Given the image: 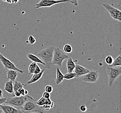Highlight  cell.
<instances>
[{"mask_svg":"<svg viewBox=\"0 0 121 113\" xmlns=\"http://www.w3.org/2000/svg\"><path fill=\"white\" fill-rule=\"evenodd\" d=\"M21 110L22 113H44L47 112L42 106L37 105L36 100L30 96L25 102Z\"/></svg>","mask_w":121,"mask_h":113,"instance_id":"cell-1","label":"cell"},{"mask_svg":"<svg viewBox=\"0 0 121 113\" xmlns=\"http://www.w3.org/2000/svg\"><path fill=\"white\" fill-rule=\"evenodd\" d=\"M54 47H49L42 50L38 54V56L45 64V66L50 68L52 65L53 58L54 55Z\"/></svg>","mask_w":121,"mask_h":113,"instance_id":"cell-2","label":"cell"},{"mask_svg":"<svg viewBox=\"0 0 121 113\" xmlns=\"http://www.w3.org/2000/svg\"><path fill=\"white\" fill-rule=\"evenodd\" d=\"M30 96L27 94L25 96L21 95L20 96H14L12 97H9L6 99L5 103L11 105L21 110L25 102L29 99Z\"/></svg>","mask_w":121,"mask_h":113,"instance_id":"cell-3","label":"cell"},{"mask_svg":"<svg viewBox=\"0 0 121 113\" xmlns=\"http://www.w3.org/2000/svg\"><path fill=\"white\" fill-rule=\"evenodd\" d=\"M69 58V55L66 54L60 48L56 47L55 48L54 55L53 58L52 65H58L61 67L64 61Z\"/></svg>","mask_w":121,"mask_h":113,"instance_id":"cell-4","label":"cell"},{"mask_svg":"<svg viewBox=\"0 0 121 113\" xmlns=\"http://www.w3.org/2000/svg\"><path fill=\"white\" fill-rule=\"evenodd\" d=\"M121 74V66L107 67V74L108 78V85L112 87L114 82Z\"/></svg>","mask_w":121,"mask_h":113,"instance_id":"cell-5","label":"cell"},{"mask_svg":"<svg viewBox=\"0 0 121 113\" xmlns=\"http://www.w3.org/2000/svg\"><path fill=\"white\" fill-rule=\"evenodd\" d=\"M0 61L3 64L4 67L5 68L6 71L8 70H14L18 72H19L22 74L24 73V71L22 70L17 68L14 63L8 58H5L0 52Z\"/></svg>","mask_w":121,"mask_h":113,"instance_id":"cell-6","label":"cell"},{"mask_svg":"<svg viewBox=\"0 0 121 113\" xmlns=\"http://www.w3.org/2000/svg\"><path fill=\"white\" fill-rule=\"evenodd\" d=\"M102 5L110 14L111 17L113 19L118 21L119 22L121 21V11L118 9L113 7L108 4L102 3Z\"/></svg>","mask_w":121,"mask_h":113,"instance_id":"cell-7","label":"cell"},{"mask_svg":"<svg viewBox=\"0 0 121 113\" xmlns=\"http://www.w3.org/2000/svg\"><path fill=\"white\" fill-rule=\"evenodd\" d=\"M70 2V0H41L36 4V8H50L60 3Z\"/></svg>","mask_w":121,"mask_h":113,"instance_id":"cell-8","label":"cell"},{"mask_svg":"<svg viewBox=\"0 0 121 113\" xmlns=\"http://www.w3.org/2000/svg\"><path fill=\"white\" fill-rule=\"evenodd\" d=\"M99 77V73L98 71L91 70L84 75L82 80L87 83H96Z\"/></svg>","mask_w":121,"mask_h":113,"instance_id":"cell-9","label":"cell"},{"mask_svg":"<svg viewBox=\"0 0 121 113\" xmlns=\"http://www.w3.org/2000/svg\"><path fill=\"white\" fill-rule=\"evenodd\" d=\"M0 108L4 113H22V111L18 108L8 104L0 105Z\"/></svg>","mask_w":121,"mask_h":113,"instance_id":"cell-10","label":"cell"},{"mask_svg":"<svg viewBox=\"0 0 121 113\" xmlns=\"http://www.w3.org/2000/svg\"><path fill=\"white\" fill-rule=\"evenodd\" d=\"M74 70V73L76 75L77 78L84 76L90 71L89 69L78 64H76Z\"/></svg>","mask_w":121,"mask_h":113,"instance_id":"cell-11","label":"cell"},{"mask_svg":"<svg viewBox=\"0 0 121 113\" xmlns=\"http://www.w3.org/2000/svg\"><path fill=\"white\" fill-rule=\"evenodd\" d=\"M46 68H48L47 67H45L42 70H41V71L40 72V73H38V74H34L33 75V77L31 78V79H30V80L28 81L27 84H33V83H35L37 81L40 80L42 77V75L45 71V69Z\"/></svg>","mask_w":121,"mask_h":113,"instance_id":"cell-12","label":"cell"},{"mask_svg":"<svg viewBox=\"0 0 121 113\" xmlns=\"http://www.w3.org/2000/svg\"><path fill=\"white\" fill-rule=\"evenodd\" d=\"M7 71V77L9 80H11L14 82L16 80L17 77L18 76V72L14 70H8Z\"/></svg>","mask_w":121,"mask_h":113,"instance_id":"cell-13","label":"cell"},{"mask_svg":"<svg viewBox=\"0 0 121 113\" xmlns=\"http://www.w3.org/2000/svg\"><path fill=\"white\" fill-rule=\"evenodd\" d=\"M27 57L30 61H32L33 62L41 63V64L45 66V64L44 62L38 56L34 55L32 54H27Z\"/></svg>","mask_w":121,"mask_h":113,"instance_id":"cell-14","label":"cell"},{"mask_svg":"<svg viewBox=\"0 0 121 113\" xmlns=\"http://www.w3.org/2000/svg\"><path fill=\"white\" fill-rule=\"evenodd\" d=\"M75 65L76 64L74 63V61L72 60V59L71 58L69 57L68 59V61L67 62V67L68 73L73 72L75 67Z\"/></svg>","mask_w":121,"mask_h":113,"instance_id":"cell-15","label":"cell"},{"mask_svg":"<svg viewBox=\"0 0 121 113\" xmlns=\"http://www.w3.org/2000/svg\"><path fill=\"white\" fill-rule=\"evenodd\" d=\"M4 90L9 94H12L14 92L13 82L9 80L6 82L4 86Z\"/></svg>","mask_w":121,"mask_h":113,"instance_id":"cell-16","label":"cell"},{"mask_svg":"<svg viewBox=\"0 0 121 113\" xmlns=\"http://www.w3.org/2000/svg\"><path fill=\"white\" fill-rule=\"evenodd\" d=\"M64 76V75H63L61 72L60 71V69L58 67L57 68V77L55 80L56 84L59 85L65 79Z\"/></svg>","mask_w":121,"mask_h":113,"instance_id":"cell-17","label":"cell"},{"mask_svg":"<svg viewBox=\"0 0 121 113\" xmlns=\"http://www.w3.org/2000/svg\"><path fill=\"white\" fill-rule=\"evenodd\" d=\"M25 84H22V83L15 81L13 82V88H14V91H18L20 89L23 88Z\"/></svg>","mask_w":121,"mask_h":113,"instance_id":"cell-18","label":"cell"},{"mask_svg":"<svg viewBox=\"0 0 121 113\" xmlns=\"http://www.w3.org/2000/svg\"><path fill=\"white\" fill-rule=\"evenodd\" d=\"M110 67H118L121 66V57L119 55L118 57H117L116 59L114 60L113 63L112 64L108 65Z\"/></svg>","mask_w":121,"mask_h":113,"instance_id":"cell-19","label":"cell"},{"mask_svg":"<svg viewBox=\"0 0 121 113\" xmlns=\"http://www.w3.org/2000/svg\"><path fill=\"white\" fill-rule=\"evenodd\" d=\"M64 79L66 80H71L76 77V75L74 72H71V73H68L64 76Z\"/></svg>","mask_w":121,"mask_h":113,"instance_id":"cell-20","label":"cell"},{"mask_svg":"<svg viewBox=\"0 0 121 113\" xmlns=\"http://www.w3.org/2000/svg\"><path fill=\"white\" fill-rule=\"evenodd\" d=\"M37 64L35 62H33L31 63H30L29 66V74L31 75V74H34V72L36 68V66Z\"/></svg>","mask_w":121,"mask_h":113,"instance_id":"cell-21","label":"cell"},{"mask_svg":"<svg viewBox=\"0 0 121 113\" xmlns=\"http://www.w3.org/2000/svg\"><path fill=\"white\" fill-rule=\"evenodd\" d=\"M63 50L64 52L67 54L71 53L72 51V47L69 44H66L64 46Z\"/></svg>","mask_w":121,"mask_h":113,"instance_id":"cell-22","label":"cell"},{"mask_svg":"<svg viewBox=\"0 0 121 113\" xmlns=\"http://www.w3.org/2000/svg\"><path fill=\"white\" fill-rule=\"evenodd\" d=\"M114 60V59H113L112 56H111L110 55H108L106 57V58L105 59V61L107 64H108V65H110L113 63Z\"/></svg>","mask_w":121,"mask_h":113,"instance_id":"cell-23","label":"cell"},{"mask_svg":"<svg viewBox=\"0 0 121 113\" xmlns=\"http://www.w3.org/2000/svg\"><path fill=\"white\" fill-rule=\"evenodd\" d=\"M36 104L40 106H42L46 104V99L42 96L38 101H36Z\"/></svg>","mask_w":121,"mask_h":113,"instance_id":"cell-24","label":"cell"},{"mask_svg":"<svg viewBox=\"0 0 121 113\" xmlns=\"http://www.w3.org/2000/svg\"><path fill=\"white\" fill-rule=\"evenodd\" d=\"M36 39L32 35H30L28 38V42H29L30 44H35L36 43Z\"/></svg>","mask_w":121,"mask_h":113,"instance_id":"cell-25","label":"cell"},{"mask_svg":"<svg viewBox=\"0 0 121 113\" xmlns=\"http://www.w3.org/2000/svg\"><path fill=\"white\" fill-rule=\"evenodd\" d=\"M53 90V87L51 85H48L45 87V91L49 93L50 94L52 92Z\"/></svg>","mask_w":121,"mask_h":113,"instance_id":"cell-26","label":"cell"},{"mask_svg":"<svg viewBox=\"0 0 121 113\" xmlns=\"http://www.w3.org/2000/svg\"><path fill=\"white\" fill-rule=\"evenodd\" d=\"M18 91L20 93L22 96H25L26 95H27L28 94V91L26 90H25L23 88L20 89Z\"/></svg>","mask_w":121,"mask_h":113,"instance_id":"cell-27","label":"cell"},{"mask_svg":"<svg viewBox=\"0 0 121 113\" xmlns=\"http://www.w3.org/2000/svg\"><path fill=\"white\" fill-rule=\"evenodd\" d=\"M42 107L46 111H48V110H49L52 107H51V106L49 105H46V104H45L43 106H42Z\"/></svg>","mask_w":121,"mask_h":113,"instance_id":"cell-28","label":"cell"},{"mask_svg":"<svg viewBox=\"0 0 121 113\" xmlns=\"http://www.w3.org/2000/svg\"><path fill=\"white\" fill-rule=\"evenodd\" d=\"M50 94L47 92H44V93L43 94V97H44V98L45 99H48L50 98Z\"/></svg>","mask_w":121,"mask_h":113,"instance_id":"cell-29","label":"cell"},{"mask_svg":"<svg viewBox=\"0 0 121 113\" xmlns=\"http://www.w3.org/2000/svg\"><path fill=\"white\" fill-rule=\"evenodd\" d=\"M80 110H81L82 112H85V111H86L87 110V107L85 105H83L81 106L80 108Z\"/></svg>","mask_w":121,"mask_h":113,"instance_id":"cell-30","label":"cell"},{"mask_svg":"<svg viewBox=\"0 0 121 113\" xmlns=\"http://www.w3.org/2000/svg\"><path fill=\"white\" fill-rule=\"evenodd\" d=\"M41 71V69L40 68V67H39V65L37 64V66H36L35 70V72H34V74H38V73H40V72Z\"/></svg>","mask_w":121,"mask_h":113,"instance_id":"cell-31","label":"cell"},{"mask_svg":"<svg viewBox=\"0 0 121 113\" xmlns=\"http://www.w3.org/2000/svg\"><path fill=\"white\" fill-rule=\"evenodd\" d=\"M71 0V3L75 6H77L78 5V0Z\"/></svg>","mask_w":121,"mask_h":113,"instance_id":"cell-32","label":"cell"},{"mask_svg":"<svg viewBox=\"0 0 121 113\" xmlns=\"http://www.w3.org/2000/svg\"><path fill=\"white\" fill-rule=\"evenodd\" d=\"M14 94H15V96H21V94L19 93V92L18 91H15L14 92Z\"/></svg>","mask_w":121,"mask_h":113,"instance_id":"cell-33","label":"cell"},{"mask_svg":"<svg viewBox=\"0 0 121 113\" xmlns=\"http://www.w3.org/2000/svg\"><path fill=\"white\" fill-rule=\"evenodd\" d=\"M3 97V91L0 88V98Z\"/></svg>","mask_w":121,"mask_h":113,"instance_id":"cell-34","label":"cell"},{"mask_svg":"<svg viewBox=\"0 0 121 113\" xmlns=\"http://www.w3.org/2000/svg\"><path fill=\"white\" fill-rule=\"evenodd\" d=\"M19 0H12V3H16L18 2Z\"/></svg>","mask_w":121,"mask_h":113,"instance_id":"cell-35","label":"cell"},{"mask_svg":"<svg viewBox=\"0 0 121 113\" xmlns=\"http://www.w3.org/2000/svg\"><path fill=\"white\" fill-rule=\"evenodd\" d=\"M6 2H7V3H9V4H11L12 3V0H7V1Z\"/></svg>","mask_w":121,"mask_h":113,"instance_id":"cell-36","label":"cell"},{"mask_svg":"<svg viewBox=\"0 0 121 113\" xmlns=\"http://www.w3.org/2000/svg\"><path fill=\"white\" fill-rule=\"evenodd\" d=\"M4 113L3 112V110H1V108H0V113Z\"/></svg>","mask_w":121,"mask_h":113,"instance_id":"cell-37","label":"cell"},{"mask_svg":"<svg viewBox=\"0 0 121 113\" xmlns=\"http://www.w3.org/2000/svg\"><path fill=\"white\" fill-rule=\"evenodd\" d=\"M3 1H7V0H2Z\"/></svg>","mask_w":121,"mask_h":113,"instance_id":"cell-38","label":"cell"},{"mask_svg":"<svg viewBox=\"0 0 121 113\" xmlns=\"http://www.w3.org/2000/svg\"></svg>","mask_w":121,"mask_h":113,"instance_id":"cell-39","label":"cell"}]
</instances>
